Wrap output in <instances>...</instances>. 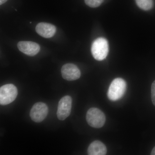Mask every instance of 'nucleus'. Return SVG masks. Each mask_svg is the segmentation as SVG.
<instances>
[{
	"mask_svg": "<svg viewBox=\"0 0 155 155\" xmlns=\"http://www.w3.org/2000/svg\"><path fill=\"white\" fill-rule=\"evenodd\" d=\"M127 84L124 79L120 78H115L111 82L107 92L108 98L115 101L120 99L125 94Z\"/></svg>",
	"mask_w": 155,
	"mask_h": 155,
	"instance_id": "obj_1",
	"label": "nucleus"
},
{
	"mask_svg": "<svg viewBox=\"0 0 155 155\" xmlns=\"http://www.w3.org/2000/svg\"><path fill=\"white\" fill-rule=\"evenodd\" d=\"M91 54L95 60L102 61L104 60L109 52L107 41L104 38L96 39L92 44Z\"/></svg>",
	"mask_w": 155,
	"mask_h": 155,
	"instance_id": "obj_2",
	"label": "nucleus"
},
{
	"mask_svg": "<svg viewBox=\"0 0 155 155\" xmlns=\"http://www.w3.org/2000/svg\"><path fill=\"white\" fill-rule=\"evenodd\" d=\"M86 120L90 126L94 128H101L104 125L106 117L101 110L97 108H91L87 111Z\"/></svg>",
	"mask_w": 155,
	"mask_h": 155,
	"instance_id": "obj_3",
	"label": "nucleus"
},
{
	"mask_svg": "<svg viewBox=\"0 0 155 155\" xmlns=\"http://www.w3.org/2000/svg\"><path fill=\"white\" fill-rule=\"evenodd\" d=\"M18 91L13 84H7L0 88V104L6 105L13 102L17 97Z\"/></svg>",
	"mask_w": 155,
	"mask_h": 155,
	"instance_id": "obj_4",
	"label": "nucleus"
},
{
	"mask_svg": "<svg viewBox=\"0 0 155 155\" xmlns=\"http://www.w3.org/2000/svg\"><path fill=\"white\" fill-rule=\"evenodd\" d=\"M48 108L45 103H35L31 108L30 112V116L32 121L36 122H40L43 121L47 116Z\"/></svg>",
	"mask_w": 155,
	"mask_h": 155,
	"instance_id": "obj_5",
	"label": "nucleus"
},
{
	"mask_svg": "<svg viewBox=\"0 0 155 155\" xmlns=\"http://www.w3.org/2000/svg\"><path fill=\"white\" fill-rule=\"evenodd\" d=\"M72 99L69 96L62 97L58 104L57 116L60 120H64L71 114Z\"/></svg>",
	"mask_w": 155,
	"mask_h": 155,
	"instance_id": "obj_6",
	"label": "nucleus"
},
{
	"mask_svg": "<svg viewBox=\"0 0 155 155\" xmlns=\"http://www.w3.org/2000/svg\"><path fill=\"white\" fill-rule=\"evenodd\" d=\"M62 77L65 80L71 81L78 79L81 76V72L78 67L72 64H65L61 69Z\"/></svg>",
	"mask_w": 155,
	"mask_h": 155,
	"instance_id": "obj_7",
	"label": "nucleus"
},
{
	"mask_svg": "<svg viewBox=\"0 0 155 155\" xmlns=\"http://www.w3.org/2000/svg\"><path fill=\"white\" fill-rule=\"evenodd\" d=\"M17 47L20 51L28 56H34L40 51V47L34 42L21 41L18 42Z\"/></svg>",
	"mask_w": 155,
	"mask_h": 155,
	"instance_id": "obj_8",
	"label": "nucleus"
},
{
	"mask_svg": "<svg viewBox=\"0 0 155 155\" xmlns=\"http://www.w3.org/2000/svg\"><path fill=\"white\" fill-rule=\"evenodd\" d=\"M37 33L45 38H51L54 36L56 32L54 25L46 22H40L36 25Z\"/></svg>",
	"mask_w": 155,
	"mask_h": 155,
	"instance_id": "obj_9",
	"label": "nucleus"
},
{
	"mask_svg": "<svg viewBox=\"0 0 155 155\" xmlns=\"http://www.w3.org/2000/svg\"><path fill=\"white\" fill-rule=\"evenodd\" d=\"M107 153L106 146L99 140H95L91 143L87 149V153L89 155H104Z\"/></svg>",
	"mask_w": 155,
	"mask_h": 155,
	"instance_id": "obj_10",
	"label": "nucleus"
},
{
	"mask_svg": "<svg viewBox=\"0 0 155 155\" xmlns=\"http://www.w3.org/2000/svg\"><path fill=\"white\" fill-rule=\"evenodd\" d=\"M139 8L144 11H149L153 5V0H135Z\"/></svg>",
	"mask_w": 155,
	"mask_h": 155,
	"instance_id": "obj_11",
	"label": "nucleus"
},
{
	"mask_svg": "<svg viewBox=\"0 0 155 155\" xmlns=\"http://www.w3.org/2000/svg\"><path fill=\"white\" fill-rule=\"evenodd\" d=\"M104 0H84L85 4L91 8H95L101 5Z\"/></svg>",
	"mask_w": 155,
	"mask_h": 155,
	"instance_id": "obj_12",
	"label": "nucleus"
},
{
	"mask_svg": "<svg viewBox=\"0 0 155 155\" xmlns=\"http://www.w3.org/2000/svg\"><path fill=\"white\" fill-rule=\"evenodd\" d=\"M151 99L153 104L155 106V80L153 82L151 86Z\"/></svg>",
	"mask_w": 155,
	"mask_h": 155,
	"instance_id": "obj_13",
	"label": "nucleus"
},
{
	"mask_svg": "<svg viewBox=\"0 0 155 155\" xmlns=\"http://www.w3.org/2000/svg\"><path fill=\"white\" fill-rule=\"evenodd\" d=\"M8 0H0V5H2L6 3Z\"/></svg>",
	"mask_w": 155,
	"mask_h": 155,
	"instance_id": "obj_14",
	"label": "nucleus"
},
{
	"mask_svg": "<svg viewBox=\"0 0 155 155\" xmlns=\"http://www.w3.org/2000/svg\"><path fill=\"white\" fill-rule=\"evenodd\" d=\"M151 155H155V147L153 148L152 150L151 153Z\"/></svg>",
	"mask_w": 155,
	"mask_h": 155,
	"instance_id": "obj_15",
	"label": "nucleus"
}]
</instances>
